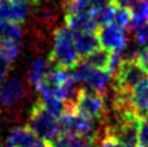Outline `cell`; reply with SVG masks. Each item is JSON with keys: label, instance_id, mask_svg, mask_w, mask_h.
Masks as SVG:
<instances>
[{"label": "cell", "instance_id": "cell-18", "mask_svg": "<svg viewBox=\"0 0 148 147\" xmlns=\"http://www.w3.org/2000/svg\"><path fill=\"white\" fill-rule=\"evenodd\" d=\"M118 4L116 3V0H113L112 3H109V4H107L105 7H103L101 9H99L96 13L94 14L95 20H96V22L99 23L100 26L103 25H107V23L112 22L113 21V17H114V12L116 9H117Z\"/></svg>", "mask_w": 148, "mask_h": 147}, {"label": "cell", "instance_id": "cell-4", "mask_svg": "<svg viewBox=\"0 0 148 147\" xmlns=\"http://www.w3.org/2000/svg\"><path fill=\"white\" fill-rule=\"evenodd\" d=\"M148 77L147 72L142 68L136 59L122 60L113 76V86L118 91L130 94L133 87L140 80Z\"/></svg>", "mask_w": 148, "mask_h": 147}, {"label": "cell", "instance_id": "cell-22", "mask_svg": "<svg viewBox=\"0 0 148 147\" xmlns=\"http://www.w3.org/2000/svg\"><path fill=\"white\" fill-rule=\"evenodd\" d=\"M134 39L142 48H148V22L134 30Z\"/></svg>", "mask_w": 148, "mask_h": 147}, {"label": "cell", "instance_id": "cell-15", "mask_svg": "<svg viewBox=\"0 0 148 147\" xmlns=\"http://www.w3.org/2000/svg\"><path fill=\"white\" fill-rule=\"evenodd\" d=\"M110 54L112 52L107 51L105 48H97L95 49L92 54H90L88 56H86L84 59H82L84 63L90 65L92 68H96V69H105L109 70V63H110Z\"/></svg>", "mask_w": 148, "mask_h": 147}, {"label": "cell", "instance_id": "cell-2", "mask_svg": "<svg viewBox=\"0 0 148 147\" xmlns=\"http://www.w3.org/2000/svg\"><path fill=\"white\" fill-rule=\"evenodd\" d=\"M26 126L39 139H43L46 142H52L61 133L57 119L46 108L40 99L31 107L29 122Z\"/></svg>", "mask_w": 148, "mask_h": 147}, {"label": "cell", "instance_id": "cell-3", "mask_svg": "<svg viewBox=\"0 0 148 147\" xmlns=\"http://www.w3.org/2000/svg\"><path fill=\"white\" fill-rule=\"evenodd\" d=\"M74 108L81 115L101 124H104L108 119V108L103 95L99 91L87 86L79 89Z\"/></svg>", "mask_w": 148, "mask_h": 147}, {"label": "cell", "instance_id": "cell-16", "mask_svg": "<svg viewBox=\"0 0 148 147\" xmlns=\"http://www.w3.org/2000/svg\"><path fill=\"white\" fill-rule=\"evenodd\" d=\"M21 36H22L21 23H16L12 21L0 18V39L20 41Z\"/></svg>", "mask_w": 148, "mask_h": 147}, {"label": "cell", "instance_id": "cell-20", "mask_svg": "<svg viewBox=\"0 0 148 147\" xmlns=\"http://www.w3.org/2000/svg\"><path fill=\"white\" fill-rule=\"evenodd\" d=\"M90 7V0H65L64 10L66 14L87 12Z\"/></svg>", "mask_w": 148, "mask_h": 147}, {"label": "cell", "instance_id": "cell-1", "mask_svg": "<svg viewBox=\"0 0 148 147\" xmlns=\"http://www.w3.org/2000/svg\"><path fill=\"white\" fill-rule=\"evenodd\" d=\"M79 60L74 44V31L68 26L59 27L53 35V47L48 56L49 64L57 69H72Z\"/></svg>", "mask_w": 148, "mask_h": 147}, {"label": "cell", "instance_id": "cell-7", "mask_svg": "<svg viewBox=\"0 0 148 147\" xmlns=\"http://www.w3.org/2000/svg\"><path fill=\"white\" fill-rule=\"evenodd\" d=\"M30 10V4L16 0H0V18L23 23Z\"/></svg>", "mask_w": 148, "mask_h": 147}, {"label": "cell", "instance_id": "cell-14", "mask_svg": "<svg viewBox=\"0 0 148 147\" xmlns=\"http://www.w3.org/2000/svg\"><path fill=\"white\" fill-rule=\"evenodd\" d=\"M131 9V22L129 25V29L134 31L139 26L148 22V0H138Z\"/></svg>", "mask_w": 148, "mask_h": 147}, {"label": "cell", "instance_id": "cell-9", "mask_svg": "<svg viewBox=\"0 0 148 147\" xmlns=\"http://www.w3.org/2000/svg\"><path fill=\"white\" fill-rule=\"evenodd\" d=\"M130 102L134 112L140 117L148 116V77L140 80L130 93Z\"/></svg>", "mask_w": 148, "mask_h": 147}, {"label": "cell", "instance_id": "cell-8", "mask_svg": "<svg viewBox=\"0 0 148 147\" xmlns=\"http://www.w3.org/2000/svg\"><path fill=\"white\" fill-rule=\"evenodd\" d=\"M65 23H66V26L70 30L78 31V33L97 34L100 27V25L96 22L95 17L88 10L82 13H75V14H66L65 16Z\"/></svg>", "mask_w": 148, "mask_h": 147}, {"label": "cell", "instance_id": "cell-19", "mask_svg": "<svg viewBox=\"0 0 148 147\" xmlns=\"http://www.w3.org/2000/svg\"><path fill=\"white\" fill-rule=\"evenodd\" d=\"M131 22V9L126 7H120L118 5L117 9L114 12V17H113V23L118 25L122 29H129V25Z\"/></svg>", "mask_w": 148, "mask_h": 147}, {"label": "cell", "instance_id": "cell-12", "mask_svg": "<svg viewBox=\"0 0 148 147\" xmlns=\"http://www.w3.org/2000/svg\"><path fill=\"white\" fill-rule=\"evenodd\" d=\"M38 139L27 126H14L7 139V147H31Z\"/></svg>", "mask_w": 148, "mask_h": 147}, {"label": "cell", "instance_id": "cell-13", "mask_svg": "<svg viewBox=\"0 0 148 147\" xmlns=\"http://www.w3.org/2000/svg\"><path fill=\"white\" fill-rule=\"evenodd\" d=\"M52 65L49 64L48 59H43V57H38L35 59L33 63H31L30 68H29V74H27V78H29V82L30 85L33 86H36L44 77L46 74L52 69Z\"/></svg>", "mask_w": 148, "mask_h": 147}, {"label": "cell", "instance_id": "cell-11", "mask_svg": "<svg viewBox=\"0 0 148 147\" xmlns=\"http://www.w3.org/2000/svg\"><path fill=\"white\" fill-rule=\"evenodd\" d=\"M74 44L79 59H84L100 47L99 36L96 33H78L74 31Z\"/></svg>", "mask_w": 148, "mask_h": 147}, {"label": "cell", "instance_id": "cell-5", "mask_svg": "<svg viewBox=\"0 0 148 147\" xmlns=\"http://www.w3.org/2000/svg\"><path fill=\"white\" fill-rule=\"evenodd\" d=\"M100 46L109 52H121L125 49L127 44V36L125 34V29L120 27L113 22L103 25L97 31Z\"/></svg>", "mask_w": 148, "mask_h": 147}, {"label": "cell", "instance_id": "cell-23", "mask_svg": "<svg viewBox=\"0 0 148 147\" xmlns=\"http://www.w3.org/2000/svg\"><path fill=\"white\" fill-rule=\"evenodd\" d=\"M138 147H148V116L143 117L139 125Z\"/></svg>", "mask_w": 148, "mask_h": 147}, {"label": "cell", "instance_id": "cell-10", "mask_svg": "<svg viewBox=\"0 0 148 147\" xmlns=\"http://www.w3.org/2000/svg\"><path fill=\"white\" fill-rule=\"evenodd\" d=\"M112 81H113V74L109 70L96 69V68L90 67L82 83H84L87 87H91L94 90L99 91V93H103L107 87H109Z\"/></svg>", "mask_w": 148, "mask_h": 147}, {"label": "cell", "instance_id": "cell-21", "mask_svg": "<svg viewBox=\"0 0 148 147\" xmlns=\"http://www.w3.org/2000/svg\"><path fill=\"white\" fill-rule=\"evenodd\" d=\"M0 51L10 60H16L20 54V43L18 41H8L0 39Z\"/></svg>", "mask_w": 148, "mask_h": 147}, {"label": "cell", "instance_id": "cell-6", "mask_svg": "<svg viewBox=\"0 0 148 147\" xmlns=\"http://www.w3.org/2000/svg\"><path fill=\"white\" fill-rule=\"evenodd\" d=\"M26 86L20 80H10L0 89V106L4 108L18 104L26 96Z\"/></svg>", "mask_w": 148, "mask_h": 147}, {"label": "cell", "instance_id": "cell-25", "mask_svg": "<svg viewBox=\"0 0 148 147\" xmlns=\"http://www.w3.org/2000/svg\"><path fill=\"white\" fill-rule=\"evenodd\" d=\"M84 147H94V146H92V145H86Z\"/></svg>", "mask_w": 148, "mask_h": 147}, {"label": "cell", "instance_id": "cell-17", "mask_svg": "<svg viewBox=\"0 0 148 147\" xmlns=\"http://www.w3.org/2000/svg\"><path fill=\"white\" fill-rule=\"evenodd\" d=\"M48 145L49 147H84L90 143H87L78 135L60 133L59 137H56L52 142H48Z\"/></svg>", "mask_w": 148, "mask_h": 147}, {"label": "cell", "instance_id": "cell-24", "mask_svg": "<svg viewBox=\"0 0 148 147\" xmlns=\"http://www.w3.org/2000/svg\"><path fill=\"white\" fill-rule=\"evenodd\" d=\"M136 1H138V0H116V3H117L120 7H126V8H131Z\"/></svg>", "mask_w": 148, "mask_h": 147}]
</instances>
